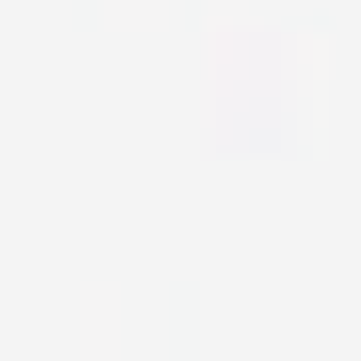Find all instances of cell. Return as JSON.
I'll return each instance as SVG.
<instances>
[{"instance_id": "obj_1", "label": "cell", "mask_w": 361, "mask_h": 361, "mask_svg": "<svg viewBox=\"0 0 361 361\" xmlns=\"http://www.w3.org/2000/svg\"><path fill=\"white\" fill-rule=\"evenodd\" d=\"M289 80H322V40L273 25H217L209 40V145H281Z\"/></svg>"}]
</instances>
